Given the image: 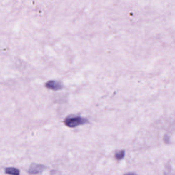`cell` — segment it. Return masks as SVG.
Listing matches in <instances>:
<instances>
[{
	"label": "cell",
	"instance_id": "cell-1",
	"mask_svg": "<svg viewBox=\"0 0 175 175\" xmlns=\"http://www.w3.org/2000/svg\"><path fill=\"white\" fill-rule=\"evenodd\" d=\"M89 123L87 119L79 115H69L65 119L64 123L66 126L74 128L79 125H84Z\"/></svg>",
	"mask_w": 175,
	"mask_h": 175
},
{
	"label": "cell",
	"instance_id": "cell-2",
	"mask_svg": "<svg viewBox=\"0 0 175 175\" xmlns=\"http://www.w3.org/2000/svg\"><path fill=\"white\" fill-rule=\"evenodd\" d=\"M45 87L47 89L54 91H59L64 87L62 82L56 80L49 81L45 83Z\"/></svg>",
	"mask_w": 175,
	"mask_h": 175
},
{
	"label": "cell",
	"instance_id": "cell-3",
	"mask_svg": "<svg viewBox=\"0 0 175 175\" xmlns=\"http://www.w3.org/2000/svg\"><path fill=\"white\" fill-rule=\"evenodd\" d=\"M46 169V167L44 165L32 163L28 172L30 174H37L42 173Z\"/></svg>",
	"mask_w": 175,
	"mask_h": 175
},
{
	"label": "cell",
	"instance_id": "cell-5",
	"mask_svg": "<svg viewBox=\"0 0 175 175\" xmlns=\"http://www.w3.org/2000/svg\"><path fill=\"white\" fill-rule=\"evenodd\" d=\"M125 156V151L122 150L115 154V157L118 160H121Z\"/></svg>",
	"mask_w": 175,
	"mask_h": 175
},
{
	"label": "cell",
	"instance_id": "cell-4",
	"mask_svg": "<svg viewBox=\"0 0 175 175\" xmlns=\"http://www.w3.org/2000/svg\"><path fill=\"white\" fill-rule=\"evenodd\" d=\"M5 173L9 175H19L20 174V170L14 167H7L5 169Z\"/></svg>",
	"mask_w": 175,
	"mask_h": 175
}]
</instances>
